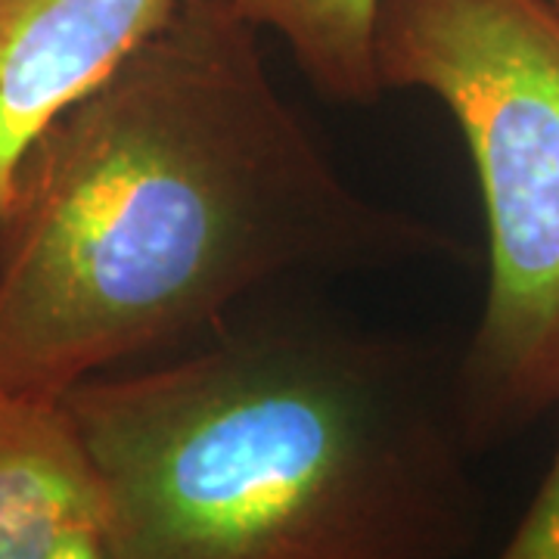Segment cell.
Returning a JSON list of instances; mask_svg holds the SVG:
<instances>
[{
  "mask_svg": "<svg viewBox=\"0 0 559 559\" xmlns=\"http://www.w3.org/2000/svg\"><path fill=\"white\" fill-rule=\"evenodd\" d=\"M252 28L277 35L301 75L326 100L373 106L382 97L373 62L380 0H218Z\"/></svg>",
  "mask_w": 559,
  "mask_h": 559,
  "instance_id": "8992f818",
  "label": "cell"
},
{
  "mask_svg": "<svg viewBox=\"0 0 559 559\" xmlns=\"http://www.w3.org/2000/svg\"><path fill=\"white\" fill-rule=\"evenodd\" d=\"M53 559H103L97 532H79L62 544V550Z\"/></svg>",
  "mask_w": 559,
  "mask_h": 559,
  "instance_id": "ba28073f",
  "label": "cell"
},
{
  "mask_svg": "<svg viewBox=\"0 0 559 559\" xmlns=\"http://www.w3.org/2000/svg\"><path fill=\"white\" fill-rule=\"evenodd\" d=\"M103 559H463L481 495L451 380L305 318H227L62 395Z\"/></svg>",
  "mask_w": 559,
  "mask_h": 559,
  "instance_id": "7a4b0ae2",
  "label": "cell"
},
{
  "mask_svg": "<svg viewBox=\"0 0 559 559\" xmlns=\"http://www.w3.org/2000/svg\"><path fill=\"white\" fill-rule=\"evenodd\" d=\"M498 559H559V451L540 481L528 513L503 544Z\"/></svg>",
  "mask_w": 559,
  "mask_h": 559,
  "instance_id": "52a82bcc",
  "label": "cell"
},
{
  "mask_svg": "<svg viewBox=\"0 0 559 559\" xmlns=\"http://www.w3.org/2000/svg\"><path fill=\"white\" fill-rule=\"evenodd\" d=\"M554 7H557V10H559V0H554Z\"/></svg>",
  "mask_w": 559,
  "mask_h": 559,
  "instance_id": "9c48e42d",
  "label": "cell"
},
{
  "mask_svg": "<svg viewBox=\"0 0 559 559\" xmlns=\"http://www.w3.org/2000/svg\"><path fill=\"white\" fill-rule=\"evenodd\" d=\"M382 94L451 112L476 168L488 289L451 399L481 454L559 404V10L554 0H380Z\"/></svg>",
  "mask_w": 559,
  "mask_h": 559,
  "instance_id": "3957f363",
  "label": "cell"
},
{
  "mask_svg": "<svg viewBox=\"0 0 559 559\" xmlns=\"http://www.w3.org/2000/svg\"><path fill=\"white\" fill-rule=\"evenodd\" d=\"M454 252L342 175L280 94L259 28L218 0H180L13 175L0 392L62 401L197 342L274 283Z\"/></svg>",
  "mask_w": 559,
  "mask_h": 559,
  "instance_id": "6da1fadb",
  "label": "cell"
},
{
  "mask_svg": "<svg viewBox=\"0 0 559 559\" xmlns=\"http://www.w3.org/2000/svg\"><path fill=\"white\" fill-rule=\"evenodd\" d=\"M180 0H0V205L32 143L94 94Z\"/></svg>",
  "mask_w": 559,
  "mask_h": 559,
  "instance_id": "277c9868",
  "label": "cell"
},
{
  "mask_svg": "<svg viewBox=\"0 0 559 559\" xmlns=\"http://www.w3.org/2000/svg\"><path fill=\"white\" fill-rule=\"evenodd\" d=\"M97 525L100 491L66 404L0 392V559H53Z\"/></svg>",
  "mask_w": 559,
  "mask_h": 559,
  "instance_id": "5b68a950",
  "label": "cell"
}]
</instances>
